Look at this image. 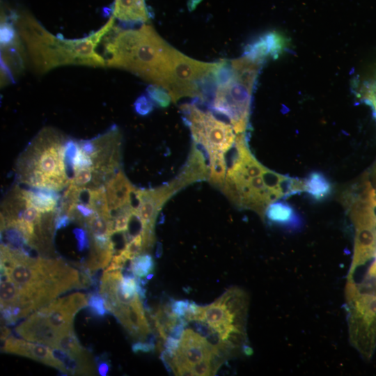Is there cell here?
Here are the masks:
<instances>
[{"mask_svg":"<svg viewBox=\"0 0 376 376\" xmlns=\"http://www.w3.org/2000/svg\"><path fill=\"white\" fill-rule=\"evenodd\" d=\"M71 219L70 217L65 214H59L56 212V218H55V230L56 231L62 228H65L69 225L70 223Z\"/></svg>","mask_w":376,"mask_h":376,"instance_id":"74e56055","label":"cell"},{"mask_svg":"<svg viewBox=\"0 0 376 376\" xmlns=\"http://www.w3.org/2000/svg\"><path fill=\"white\" fill-rule=\"evenodd\" d=\"M88 306L95 316L104 317L108 313L104 298L97 292H93L88 296Z\"/></svg>","mask_w":376,"mask_h":376,"instance_id":"f546056e","label":"cell"},{"mask_svg":"<svg viewBox=\"0 0 376 376\" xmlns=\"http://www.w3.org/2000/svg\"><path fill=\"white\" fill-rule=\"evenodd\" d=\"M303 180V192L308 194L312 199L322 201L331 193L332 186L328 178L321 172H311Z\"/></svg>","mask_w":376,"mask_h":376,"instance_id":"ffe728a7","label":"cell"},{"mask_svg":"<svg viewBox=\"0 0 376 376\" xmlns=\"http://www.w3.org/2000/svg\"><path fill=\"white\" fill-rule=\"evenodd\" d=\"M161 254H162V246L161 244H159L158 245L157 249L156 256L160 257Z\"/></svg>","mask_w":376,"mask_h":376,"instance_id":"b9f144b4","label":"cell"},{"mask_svg":"<svg viewBox=\"0 0 376 376\" xmlns=\"http://www.w3.org/2000/svg\"><path fill=\"white\" fill-rule=\"evenodd\" d=\"M154 105V103L147 95L142 94L136 99L134 103V109L138 115L146 116L153 111Z\"/></svg>","mask_w":376,"mask_h":376,"instance_id":"4dcf8cb0","label":"cell"},{"mask_svg":"<svg viewBox=\"0 0 376 376\" xmlns=\"http://www.w3.org/2000/svg\"><path fill=\"white\" fill-rule=\"evenodd\" d=\"M19 191L24 199L38 211L42 213L57 211L60 198L58 191L37 188L29 190L19 188Z\"/></svg>","mask_w":376,"mask_h":376,"instance_id":"d6986e66","label":"cell"},{"mask_svg":"<svg viewBox=\"0 0 376 376\" xmlns=\"http://www.w3.org/2000/svg\"><path fill=\"white\" fill-rule=\"evenodd\" d=\"M212 359H205L192 364L190 366V368L191 369L194 375L205 376L214 375L216 371L214 368Z\"/></svg>","mask_w":376,"mask_h":376,"instance_id":"1f68e13d","label":"cell"},{"mask_svg":"<svg viewBox=\"0 0 376 376\" xmlns=\"http://www.w3.org/2000/svg\"><path fill=\"white\" fill-rule=\"evenodd\" d=\"M189 303L188 300L171 301V311L178 318H183L188 310Z\"/></svg>","mask_w":376,"mask_h":376,"instance_id":"836d02e7","label":"cell"},{"mask_svg":"<svg viewBox=\"0 0 376 376\" xmlns=\"http://www.w3.org/2000/svg\"><path fill=\"white\" fill-rule=\"evenodd\" d=\"M289 38L277 31L265 32L248 43L243 56L260 65L268 59H276L288 48Z\"/></svg>","mask_w":376,"mask_h":376,"instance_id":"4fadbf2b","label":"cell"},{"mask_svg":"<svg viewBox=\"0 0 376 376\" xmlns=\"http://www.w3.org/2000/svg\"><path fill=\"white\" fill-rule=\"evenodd\" d=\"M235 154L221 191L240 209L256 212L263 219L269 204L300 193V179L273 171L251 153L244 133L237 134Z\"/></svg>","mask_w":376,"mask_h":376,"instance_id":"7a4b0ae2","label":"cell"},{"mask_svg":"<svg viewBox=\"0 0 376 376\" xmlns=\"http://www.w3.org/2000/svg\"><path fill=\"white\" fill-rule=\"evenodd\" d=\"M97 372L100 375H107L111 368V363L107 357H97L95 359Z\"/></svg>","mask_w":376,"mask_h":376,"instance_id":"8d00e7d4","label":"cell"},{"mask_svg":"<svg viewBox=\"0 0 376 376\" xmlns=\"http://www.w3.org/2000/svg\"><path fill=\"white\" fill-rule=\"evenodd\" d=\"M265 218L272 224L289 230H296L302 225L300 216L288 203L277 200L268 205Z\"/></svg>","mask_w":376,"mask_h":376,"instance_id":"ac0fdd59","label":"cell"},{"mask_svg":"<svg viewBox=\"0 0 376 376\" xmlns=\"http://www.w3.org/2000/svg\"><path fill=\"white\" fill-rule=\"evenodd\" d=\"M125 24H144L148 22L150 13L145 0H114L113 15Z\"/></svg>","mask_w":376,"mask_h":376,"instance_id":"e0dca14e","label":"cell"},{"mask_svg":"<svg viewBox=\"0 0 376 376\" xmlns=\"http://www.w3.org/2000/svg\"><path fill=\"white\" fill-rule=\"evenodd\" d=\"M80 149L92 159L93 171L108 181L116 173L120 162L121 134L116 126L91 140L78 141Z\"/></svg>","mask_w":376,"mask_h":376,"instance_id":"30bf717a","label":"cell"},{"mask_svg":"<svg viewBox=\"0 0 376 376\" xmlns=\"http://www.w3.org/2000/svg\"><path fill=\"white\" fill-rule=\"evenodd\" d=\"M127 260H129L126 258L122 253H118V254L113 256L111 263L105 271L110 272L123 269L125 267Z\"/></svg>","mask_w":376,"mask_h":376,"instance_id":"e575fe53","label":"cell"},{"mask_svg":"<svg viewBox=\"0 0 376 376\" xmlns=\"http://www.w3.org/2000/svg\"><path fill=\"white\" fill-rule=\"evenodd\" d=\"M199 148L196 143H192L186 164L173 179L180 189L191 183L208 179L209 164L206 161L207 156Z\"/></svg>","mask_w":376,"mask_h":376,"instance_id":"9a60e30c","label":"cell"},{"mask_svg":"<svg viewBox=\"0 0 376 376\" xmlns=\"http://www.w3.org/2000/svg\"><path fill=\"white\" fill-rule=\"evenodd\" d=\"M345 297L351 343L369 359L376 348V267L370 266L361 283L348 277Z\"/></svg>","mask_w":376,"mask_h":376,"instance_id":"52a82bcc","label":"cell"},{"mask_svg":"<svg viewBox=\"0 0 376 376\" xmlns=\"http://www.w3.org/2000/svg\"><path fill=\"white\" fill-rule=\"evenodd\" d=\"M131 270L135 277L147 276L154 269V260L148 253L140 254L130 260Z\"/></svg>","mask_w":376,"mask_h":376,"instance_id":"484cf974","label":"cell"},{"mask_svg":"<svg viewBox=\"0 0 376 376\" xmlns=\"http://www.w3.org/2000/svg\"><path fill=\"white\" fill-rule=\"evenodd\" d=\"M154 336H152L147 342L138 341L132 344V350L134 353L139 352H152L155 349Z\"/></svg>","mask_w":376,"mask_h":376,"instance_id":"d590c367","label":"cell"},{"mask_svg":"<svg viewBox=\"0 0 376 376\" xmlns=\"http://www.w3.org/2000/svg\"><path fill=\"white\" fill-rule=\"evenodd\" d=\"M146 92L154 104L159 107H169L172 100L169 93L164 88L156 84L149 85Z\"/></svg>","mask_w":376,"mask_h":376,"instance_id":"4316f807","label":"cell"},{"mask_svg":"<svg viewBox=\"0 0 376 376\" xmlns=\"http://www.w3.org/2000/svg\"><path fill=\"white\" fill-rule=\"evenodd\" d=\"M115 22L111 16L104 26L88 36L65 39L51 33L27 11L15 13L18 33L33 69L39 74L66 65L107 66L96 48Z\"/></svg>","mask_w":376,"mask_h":376,"instance_id":"277c9868","label":"cell"},{"mask_svg":"<svg viewBox=\"0 0 376 376\" xmlns=\"http://www.w3.org/2000/svg\"><path fill=\"white\" fill-rule=\"evenodd\" d=\"M180 191L173 180L166 185L152 189H136L137 200L135 215L141 224V229L154 231L157 215L165 203Z\"/></svg>","mask_w":376,"mask_h":376,"instance_id":"8fae6325","label":"cell"},{"mask_svg":"<svg viewBox=\"0 0 376 376\" xmlns=\"http://www.w3.org/2000/svg\"><path fill=\"white\" fill-rule=\"evenodd\" d=\"M102 40L107 66L130 71L170 94L184 54L166 42L151 25L122 29L114 24Z\"/></svg>","mask_w":376,"mask_h":376,"instance_id":"6da1fadb","label":"cell"},{"mask_svg":"<svg viewBox=\"0 0 376 376\" xmlns=\"http://www.w3.org/2000/svg\"><path fill=\"white\" fill-rule=\"evenodd\" d=\"M65 140L54 128L42 129L18 160L19 181L32 188L55 191L68 186L70 178L64 162Z\"/></svg>","mask_w":376,"mask_h":376,"instance_id":"5b68a950","label":"cell"},{"mask_svg":"<svg viewBox=\"0 0 376 376\" xmlns=\"http://www.w3.org/2000/svg\"><path fill=\"white\" fill-rule=\"evenodd\" d=\"M207 156L209 164L207 180L212 185L221 189L224 186L227 171L224 154L214 152L208 154Z\"/></svg>","mask_w":376,"mask_h":376,"instance_id":"7402d4cb","label":"cell"},{"mask_svg":"<svg viewBox=\"0 0 376 376\" xmlns=\"http://www.w3.org/2000/svg\"><path fill=\"white\" fill-rule=\"evenodd\" d=\"M221 357L219 347L191 329H185L178 348L172 357L174 361L191 366L205 359Z\"/></svg>","mask_w":376,"mask_h":376,"instance_id":"7c38bea8","label":"cell"},{"mask_svg":"<svg viewBox=\"0 0 376 376\" xmlns=\"http://www.w3.org/2000/svg\"><path fill=\"white\" fill-rule=\"evenodd\" d=\"M242 350L243 352L247 356H249L253 353L252 349L246 344L242 346Z\"/></svg>","mask_w":376,"mask_h":376,"instance_id":"60d3db41","label":"cell"},{"mask_svg":"<svg viewBox=\"0 0 376 376\" xmlns=\"http://www.w3.org/2000/svg\"><path fill=\"white\" fill-rule=\"evenodd\" d=\"M356 88L357 97L372 108L376 117V70L359 81Z\"/></svg>","mask_w":376,"mask_h":376,"instance_id":"603a6c76","label":"cell"},{"mask_svg":"<svg viewBox=\"0 0 376 376\" xmlns=\"http://www.w3.org/2000/svg\"><path fill=\"white\" fill-rule=\"evenodd\" d=\"M87 204L96 214L113 218L108 205L104 185L98 187L88 189Z\"/></svg>","mask_w":376,"mask_h":376,"instance_id":"cb8c5ba5","label":"cell"},{"mask_svg":"<svg viewBox=\"0 0 376 376\" xmlns=\"http://www.w3.org/2000/svg\"><path fill=\"white\" fill-rule=\"evenodd\" d=\"M1 273L17 288L24 317L70 289L81 288L79 272L61 259L33 258L2 244Z\"/></svg>","mask_w":376,"mask_h":376,"instance_id":"3957f363","label":"cell"},{"mask_svg":"<svg viewBox=\"0 0 376 376\" xmlns=\"http://www.w3.org/2000/svg\"><path fill=\"white\" fill-rule=\"evenodd\" d=\"M10 334V330L3 324L1 326V340H6Z\"/></svg>","mask_w":376,"mask_h":376,"instance_id":"f35d334b","label":"cell"},{"mask_svg":"<svg viewBox=\"0 0 376 376\" xmlns=\"http://www.w3.org/2000/svg\"><path fill=\"white\" fill-rule=\"evenodd\" d=\"M108 205L111 212L117 211L132 203L134 187L122 171H118L104 183Z\"/></svg>","mask_w":376,"mask_h":376,"instance_id":"2e32d148","label":"cell"},{"mask_svg":"<svg viewBox=\"0 0 376 376\" xmlns=\"http://www.w3.org/2000/svg\"><path fill=\"white\" fill-rule=\"evenodd\" d=\"M230 63L232 73L217 85L209 107L226 116L237 134L247 129L252 93L261 65L245 56Z\"/></svg>","mask_w":376,"mask_h":376,"instance_id":"8992f818","label":"cell"},{"mask_svg":"<svg viewBox=\"0 0 376 376\" xmlns=\"http://www.w3.org/2000/svg\"><path fill=\"white\" fill-rule=\"evenodd\" d=\"M202 0H188L187 8L189 11H193Z\"/></svg>","mask_w":376,"mask_h":376,"instance_id":"ab89813d","label":"cell"},{"mask_svg":"<svg viewBox=\"0 0 376 376\" xmlns=\"http://www.w3.org/2000/svg\"><path fill=\"white\" fill-rule=\"evenodd\" d=\"M73 233L77 242V249L79 251L88 249L90 238L88 231L84 228H77L73 230Z\"/></svg>","mask_w":376,"mask_h":376,"instance_id":"d6a6232c","label":"cell"},{"mask_svg":"<svg viewBox=\"0 0 376 376\" xmlns=\"http://www.w3.org/2000/svg\"><path fill=\"white\" fill-rule=\"evenodd\" d=\"M1 309L19 306V292L15 283L5 273H1Z\"/></svg>","mask_w":376,"mask_h":376,"instance_id":"d4e9b609","label":"cell"},{"mask_svg":"<svg viewBox=\"0 0 376 376\" xmlns=\"http://www.w3.org/2000/svg\"><path fill=\"white\" fill-rule=\"evenodd\" d=\"M183 119L189 127L193 141L206 155L226 153L234 146L236 135L233 126L217 119L210 111H204L194 104L181 106Z\"/></svg>","mask_w":376,"mask_h":376,"instance_id":"9c48e42d","label":"cell"},{"mask_svg":"<svg viewBox=\"0 0 376 376\" xmlns=\"http://www.w3.org/2000/svg\"><path fill=\"white\" fill-rule=\"evenodd\" d=\"M152 276H153V274H150L147 275L146 279H147L148 280H149V279H150Z\"/></svg>","mask_w":376,"mask_h":376,"instance_id":"7bdbcfd3","label":"cell"},{"mask_svg":"<svg viewBox=\"0 0 376 376\" xmlns=\"http://www.w3.org/2000/svg\"><path fill=\"white\" fill-rule=\"evenodd\" d=\"M79 149L78 141L71 139H66L64 145V162L70 178V175H72V177L74 175L73 164Z\"/></svg>","mask_w":376,"mask_h":376,"instance_id":"f1b7e54d","label":"cell"},{"mask_svg":"<svg viewBox=\"0 0 376 376\" xmlns=\"http://www.w3.org/2000/svg\"><path fill=\"white\" fill-rule=\"evenodd\" d=\"M90 246L89 256L82 265L92 272L107 267L115 252L114 242L102 245L90 241Z\"/></svg>","mask_w":376,"mask_h":376,"instance_id":"44dd1931","label":"cell"},{"mask_svg":"<svg viewBox=\"0 0 376 376\" xmlns=\"http://www.w3.org/2000/svg\"><path fill=\"white\" fill-rule=\"evenodd\" d=\"M1 350L31 358L68 374L63 363L55 357L53 350L45 345L30 343L10 336L4 340Z\"/></svg>","mask_w":376,"mask_h":376,"instance_id":"5bb4252c","label":"cell"},{"mask_svg":"<svg viewBox=\"0 0 376 376\" xmlns=\"http://www.w3.org/2000/svg\"><path fill=\"white\" fill-rule=\"evenodd\" d=\"M354 229V253L348 276L376 256V191L365 176L343 198Z\"/></svg>","mask_w":376,"mask_h":376,"instance_id":"ba28073f","label":"cell"},{"mask_svg":"<svg viewBox=\"0 0 376 376\" xmlns=\"http://www.w3.org/2000/svg\"><path fill=\"white\" fill-rule=\"evenodd\" d=\"M118 253H122L129 260L140 254L146 253V251L141 231Z\"/></svg>","mask_w":376,"mask_h":376,"instance_id":"83f0119b","label":"cell"}]
</instances>
